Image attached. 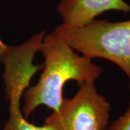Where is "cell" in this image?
<instances>
[{
  "instance_id": "obj_1",
  "label": "cell",
  "mask_w": 130,
  "mask_h": 130,
  "mask_svg": "<svg viewBox=\"0 0 130 130\" xmlns=\"http://www.w3.org/2000/svg\"><path fill=\"white\" fill-rule=\"evenodd\" d=\"M39 52L44 57L43 72L37 83L29 86L23 95L22 112L26 119L40 106L56 111L62 103L63 88L68 81H76L78 85L95 83L103 71L91 59L75 52L54 31L46 34Z\"/></svg>"
},
{
  "instance_id": "obj_2",
  "label": "cell",
  "mask_w": 130,
  "mask_h": 130,
  "mask_svg": "<svg viewBox=\"0 0 130 130\" xmlns=\"http://www.w3.org/2000/svg\"><path fill=\"white\" fill-rule=\"evenodd\" d=\"M54 32L74 50L93 59L102 58L119 67L129 79L130 91V20H95L83 27L61 24Z\"/></svg>"
},
{
  "instance_id": "obj_3",
  "label": "cell",
  "mask_w": 130,
  "mask_h": 130,
  "mask_svg": "<svg viewBox=\"0 0 130 130\" xmlns=\"http://www.w3.org/2000/svg\"><path fill=\"white\" fill-rule=\"evenodd\" d=\"M71 98H63L56 111L45 119V125L54 130H106L111 105L98 92L94 82L79 85Z\"/></svg>"
},
{
  "instance_id": "obj_4",
  "label": "cell",
  "mask_w": 130,
  "mask_h": 130,
  "mask_svg": "<svg viewBox=\"0 0 130 130\" xmlns=\"http://www.w3.org/2000/svg\"><path fill=\"white\" fill-rule=\"evenodd\" d=\"M56 9L62 24L83 27L107 11L130 12V5L124 0H61Z\"/></svg>"
},
{
  "instance_id": "obj_5",
  "label": "cell",
  "mask_w": 130,
  "mask_h": 130,
  "mask_svg": "<svg viewBox=\"0 0 130 130\" xmlns=\"http://www.w3.org/2000/svg\"><path fill=\"white\" fill-rule=\"evenodd\" d=\"M5 85L9 116L2 130H54L45 124L35 125L24 117L20 101L24 91L29 86L28 81L23 79H10L5 82Z\"/></svg>"
},
{
  "instance_id": "obj_6",
  "label": "cell",
  "mask_w": 130,
  "mask_h": 130,
  "mask_svg": "<svg viewBox=\"0 0 130 130\" xmlns=\"http://www.w3.org/2000/svg\"><path fill=\"white\" fill-rule=\"evenodd\" d=\"M106 130H130V103L126 111L113 122Z\"/></svg>"
},
{
  "instance_id": "obj_7",
  "label": "cell",
  "mask_w": 130,
  "mask_h": 130,
  "mask_svg": "<svg viewBox=\"0 0 130 130\" xmlns=\"http://www.w3.org/2000/svg\"><path fill=\"white\" fill-rule=\"evenodd\" d=\"M9 50V46L5 44L0 38V63H2L3 60L7 54Z\"/></svg>"
}]
</instances>
